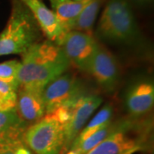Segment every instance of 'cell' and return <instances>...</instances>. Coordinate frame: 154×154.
<instances>
[{"mask_svg": "<svg viewBox=\"0 0 154 154\" xmlns=\"http://www.w3.org/2000/svg\"><path fill=\"white\" fill-rule=\"evenodd\" d=\"M70 65L63 49L45 40L32 45L22 54L17 75L19 88L42 92L48 83L66 72Z\"/></svg>", "mask_w": 154, "mask_h": 154, "instance_id": "1", "label": "cell"}, {"mask_svg": "<svg viewBox=\"0 0 154 154\" xmlns=\"http://www.w3.org/2000/svg\"><path fill=\"white\" fill-rule=\"evenodd\" d=\"M100 39L112 44L137 45L141 33L128 0H108L97 29Z\"/></svg>", "mask_w": 154, "mask_h": 154, "instance_id": "2", "label": "cell"}, {"mask_svg": "<svg viewBox=\"0 0 154 154\" xmlns=\"http://www.w3.org/2000/svg\"><path fill=\"white\" fill-rule=\"evenodd\" d=\"M41 29L28 7L21 0H11V12L0 33V57L23 54L40 41Z\"/></svg>", "mask_w": 154, "mask_h": 154, "instance_id": "3", "label": "cell"}, {"mask_svg": "<svg viewBox=\"0 0 154 154\" xmlns=\"http://www.w3.org/2000/svg\"><path fill=\"white\" fill-rule=\"evenodd\" d=\"M23 141L34 154H61L65 142L64 126L45 116L28 127L23 134Z\"/></svg>", "mask_w": 154, "mask_h": 154, "instance_id": "4", "label": "cell"}, {"mask_svg": "<svg viewBox=\"0 0 154 154\" xmlns=\"http://www.w3.org/2000/svg\"><path fill=\"white\" fill-rule=\"evenodd\" d=\"M83 95L85 94L76 76L69 72L63 73L51 81L42 91L45 116L62 105L79 99Z\"/></svg>", "mask_w": 154, "mask_h": 154, "instance_id": "5", "label": "cell"}, {"mask_svg": "<svg viewBox=\"0 0 154 154\" xmlns=\"http://www.w3.org/2000/svg\"><path fill=\"white\" fill-rule=\"evenodd\" d=\"M97 44L92 34L71 30L65 34L60 47L70 63L81 71L88 73Z\"/></svg>", "mask_w": 154, "mask_h": 154, "instance_id": "6", "label": "cell"}, {"mask_svg": "<svg viewBox=\"0 0 154 154\" xmlns=\"http://www.w3.org/2000/svg\"><path fill=\"white\" fill-rule=\"evenodd\" d=\"M131 122L116 123L114 129L87 154H132L140 149L141 140L133 137Z\"/></svg>", "mask_w": 154, "mask_h": 154, "instance_id": "7", "label": "cell"}, {"mask_svg": "<svg viewBox=\"0 0 154 154\" xmlns=\"http://www.w3.org/2000/svg\"><path fill=\"white\" fill-rule=\"evenodd\" d=\"M89 75L105 92H113L119 82V68L113 55L98 42L89 69Z\"/></svg>", "mask_w": 154, "mask_h": 154, "instance_id": "8", "label": "cell"}, {"mask_svg": "<svg viewBox=\"0 0 154 154\" xmlns=\"http://www.w3.org/2000/svg\"><path fill=\"white\" fill-rule=\"evenodd\" d=\"M103 102L101 97L97 95H83L74 107L71 118L65 127V142L63 152L69 149L74 140Z\"/></svg>", "mask_w": 154, "mask_h": 154, "instance_id": "9", "label": "cell"}, {"mask_svg": "<svg viewBox=\"0 0 154 154\" xmlns=\"http://www.w3.org/2000/svg\"><path fill=\"white\" fill-rule=\"evenodd\" d=\"M32 13L42 33L48 40L60 46L66 32L62 28L57 18L45 5L43 0H21Z\"/></svg>", "mask_w": 154, "mask_h": 154, "instance_id": "10", "label": "cell"}, {"mask_svg": "<svg viewBox=\"0 0 154 154\" xmlns=\"http://www.w3.org/2000/svg\"><path fill=\"white\" fill-rule=\"evenodd\" d=\"M125 106L134 117L146 115L154 103V85L150 79H142L133 83L125 94Z\"/></svg>", "mask_w": 154, "mask_h": 154, "instance_id": "11", "label": "cell"}, {"mask_svg": "<svg viewBox=\"0 0 154 154\" xmlns=\"http://www.w3.org/2000/svg\"><path fill=\"white\" fill-rule=\"evenodd\" d=\"M15 109L28 127L39 121L45 116L42 92L19 88Z\"/></svg>", "mask_w": 154, "mask_h": 154, "instance_id": "12", "label": "cell"}, {"mask_svg": "<svg viewBox=\"0 0 154 154\" xmlns=\"http://www.w3.org/2000/svg\"><path fill=\"white\" fill-rule=\"evenodd\" d=\"M27 128L16 109L0 111V148L23 140Z\"/></svg>", "mask_w": 154, "mask_h": 154, "instance_id": "13", "label": "cell"}, {"mask_svg": "<svg viewBox=\"0 0 154 154\" xmlns=\"http://www.w3.org/2000/svg\"><path fill=\"white\" fill-rule=\"evenodd\" d=\"M51 5L63 30H71L74 22L90 0H50Z\"/></svg>", "mask_w": 154, "mask_h": 154, "instance_id": "14", "label": "cell"}, {"mask_svg": "<svg viewBox=\"0 0 154 154\" xmlns=\"http://www.w3.org/2000/svg\"><path fill=\"white\" fill-rule=\"evenodd\" d=\"M105 0H90V2L81 12L75 22L72 26L71 30L81 31L92 34L94 22L99 10ZM70 30V31H71Z\"/></svg>", "mask_w": 154, "mask_h": 154, "instance_id": "15", "label": "cell"}, {"mask_svg": "<svg viewBox=\"0 0 154 154\" xmlns=\"http://www.w3.org/2000/svg\"><path fill=\"white\" fill-rule=\"evenodd\" d=\"M113 114V108L110 105H105L99 112L94 116L93 119L88 122L87 125L82 129V131L79 133L76 138L74 140L72 144H78L83 141L87 138L94 134V133L97 132L102 127L109 123L112 117Z\"/></svg>", "mask_w": 154, "mask_h": 154, "instance_id": "16", "label": "cell"}, {"mask_svg": "<svg viewBox=\"0 0 154 154\" xmlns=\"http://www.w3.org/2000/svg\"><path fill=\"white\" fill-rule=\"evenodd\" d=\"M116 123H112L110 122L109 123L102 127L97 132H95L94 134L87 138L82 142L78 144H72L69 149L75 151L79 154H87L98 144L100 143L104 139L107 137L108 134L114 129Z\"/></svg>", "mask_w": 154, "mask_h": 154, "instance_id": "17", "label": "cell"}, {"mask_svg": "<svg viewBox=\"0 0 154 154\" xmlns=\"http://www.w3.org/2000/svg\"><path fill=\"white\" fill-rule=\"evenodd\" d=\"M19 85L0 80V111L15 109Z\"/></svg>", "mask_w": 154, "mask_h": 154, "instance_id": "18", "label": "cell"}, {"mask_svg": "<svg viewBox=\"0 0 154 154\" xmlns=\"http://www.w3.org/2000/svg\"><path fill=\"white\" fill-rule=\"evenodd\" d=\"M19 68L20 62L17 60L6 61L0 63V80L7 82L18 84L17 75Z\"/></svg>", "mask_w": 154, "mask_h": 154, "instance_id": "19", "label": "cell"}, {"mask_svg": "<svg viewBox=\"0 0 154 154\" xmlns=\"http://www.w3.org/2000/svg\"><path fill=\"white\" fill-rule=\"evenodd\" d=\"M0 154H34L25 145L24 141L11 144L0 148Z\"/></svg>", "mask_w": 154, "mask_h": 154, "instance_id": "20", "label": "cell"}, {"mask_svg": "<svg viewBox=\"0 0 154 154\" xmlns=\"http://www.w3.org/2000/svg\"><path fill=\"white\" fill-rule=\"evenodd\" d=\"M130 5L134 7H145V6L150 5L153 0H128Z\"/></svg>", "mask_w": 154, "mask_h": 154, "instance_id": "21", "label": "cell"}]
</instances>
